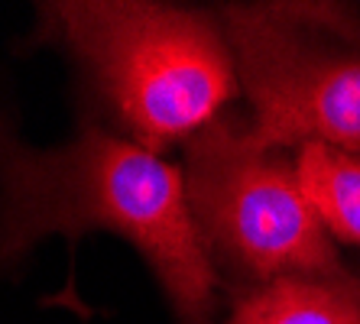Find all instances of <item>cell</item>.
Instances as JSON below:
<instances>
[{
    "label": "cell",
    "mask_w": 360,
    "mask_h": 324,
    "mask_svg": "<svg viewBox=\"0 0 360 324\" xmlns=\"http://www.w3.org/2000/svg\"><path fill=\"white\" fill-rule=\"evenodd\" d=\"M91 231L134 243L179 324H214L218 273L188 214L182 169L91 117L68 143L36 150L0 104V276L49 233L75 247Z\"/></svg>",
    "instance_id": "obj_1"
},
{
    "label": "cell",
    "mask_w": 360,
    "mask_h": 324,
    "mask_svg": "<svg viewBox=\"0 0 360 324\" xmlns=\"http://www.w3.org/2000/svg\"><path fill=\"white\" fill-rule=\"evenodd\" d=\"M39 39L78 65L127 140L188 143L240 94L221 17L176 4L65 0L39 7Z\"/></svg>",
    "instance_id": "obj_2"
},
{
    "label": "cell",
    "mask_w": 360,
    "mask_h": 324,
    "mask_svg": "<svg viewBox=\"0 0 360 324\" xmlns=\"http://www.w3.org/2000/svg\"><path fill=\"white\" fill-rule=\"evenodd\" d=\"M182 182L211 266L240 292L292 276L351 273L302 191L295 159L260 146L243 114L227 110L185 143Z\"/></svg>",
    "instance_id": "obj_3"
},
{
    "label": "cell",
    "mask_w": 360,
    "mask_h": 324,
    "mask_svg": "<svg viewBox=\"0 0 360 324\" xmlns=\"http://www.w3.org/2000/svg\"><path fill=\"white\" fill-rule=\"evenodd\" d=\"M250 136L266 150L360 153V10L347 4L221 7Z\"/></svg>",
    "instance_id": "obj_4"
},
{
    "label": "cell",
    "mask_w": 360,
    "mask_h": 324,
    "mask_svg": "<svg viewBox=\"0 0 360 324\" xmlns=\"http://www.w3.org/2000/svg\"><path fill=\"white\" fill-rule=\"evenodd\" d=\"M221 324H360V276H292L253 285Z\"/></svg>",
    "instance_id": "obj_5"
},
{
    "label": "cell",
    "mask_w": 360,
    "mask_h": 324,
    "mask_svg": "<svg viewBox=\"0 0 360 324\" xmlns=\"http://www.w3.org/2000/svg\"><path fill=\"white\" fill-rule=\"evenodd\" d=\"M295 172L331 240L360 247V153L302 146L295 150Z\"/></svg>",
    "instance_id": "obj_6"
}]
</instances>
